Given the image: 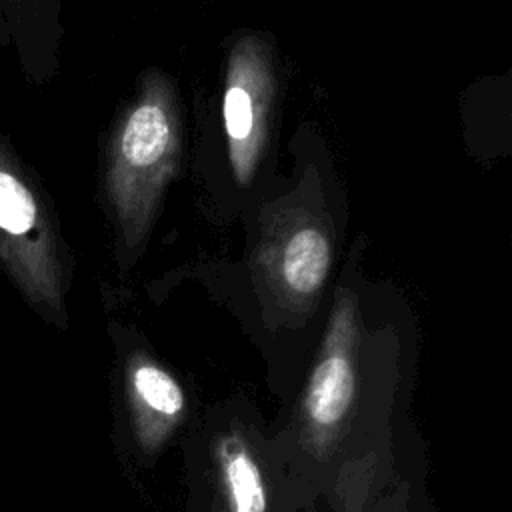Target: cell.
I'll return each mask as SVG.
<instances>
[{
	"label": "cell",
	"instance_id": "6da1fadb",
	"mask_svg": "<svg viewBox=\"0 0 512 512\" xmlns=\"http://www.w3.org/2000/svg\"><path fill=\"white\" fill-rule=\"evenodd\" d=\"M0 274L42 320L66 324L68 254L52 202L0 126Z\"/></svg>",
	"mask_w": 512,
	"mask_h": 512
},
{
	"label": "cell",
	"instance_id": "7a4b0ae2",
	"mask_svg": "<svg viewBox=\"0 0 512 512\" xmlns=\"http://www.w3.org/2000/svg\"><path fill=\"white\" fill-rule=\"evenodd\" d=\"M172 128L164 108L156 102H142L124 118L116 138L110 178L126 170H144L158 164L170 148Z\"/></svg>",
	"mask_w": 512,
	"mask_h": 512
},
{
	"label": "cell",
	"instance_id": "3957f363",
	"mask_svg": "<svg viewBox=\"0 0 512 512\" xmlns=\"http://www.w3.org/2000/svg\"><path fill=\"white\" fill-rule=\"evenodd\" d=\"M354 396V372L350 360L340 352H330L318 362L308 394L306 410L314 424L334 426L346 414Z\"/></svg>",
	"mask_w": 512,
	"mask_h": 512
},
{
	"label": "cell",
	"instance_id": "277c9868",
	"mask_svg": "<svg viewBox=\"0 0 512 512\" xmlns=\"http://www.w3.org/2000/svg\"><path fill=\"white\" fill-rule=\"evenodd\" d=\"M330 266V246L326 236L316 228H302L284 248L282 272L286 284L302 294L322 286Z\"/></svg>",
	"mask_w": 512,
	"mask_h": 512
},
{
	"label": "cell",
	"instance_id": "5b68a950",
	"mask_svg": "<svg viewBox=\"0 0 512 512\" xmlns=\"http://www.w3.org/2000/svg\"><path fill=\"white\" fill-rule=\"evenodd\" d=\"M220 462L228 510L266 512V490L252 456L242 446H226Z\"/></svg>",
	"mask_w": 512,
	"mask_h": 512
},
{
	"label": "cell",
	"instance_id": "8992f818",
	"mask_svg": "<svg viewBox=\"0 0 512 512\" xmlns=\"http://www.w3.org/2000/svg\"><path fill=\"white\" fill-rule=\"evenodd\" d=\"M132 390L140 402L146 404V408L166 418H174L184 406V396L178 382L152 364L134 368Z\"/></svg>",
	"mask_w": 512,
	"mask_h": 512
},
{
	"label": "cell",
	"instance_id": "52a82bcc",
	"mask_svg": "<svg viewBox=\"0 0 512 512\" xmlns=\"http://www.w3.org/2000/svg\"><path fill=\"white\" fill-rule=\"evenodd\" d=\"M224 124L234 148L244 144L254 130V102L240 82H232L224 94Z\"/></svg>",
	"mask_w": 512,
	"mask_h": 512
},
{
	"label": "cell",
	"instance_id": "ba28073f",
	"mask_svg": "<svg viewBox=\"0 0 512 512\" xmlns=\"http://www.w3.org/2000/svg\"><path fill=\"white\" fill-rule=\"evenodd\" d=\"M0 48H10V30H8V20L0 4Z\"/></svg>",
	"mask_w": 512,
	"mask_h": 512
}]
</instances>
